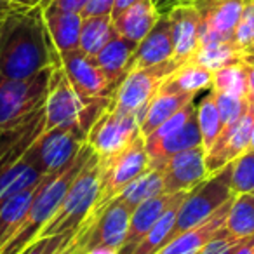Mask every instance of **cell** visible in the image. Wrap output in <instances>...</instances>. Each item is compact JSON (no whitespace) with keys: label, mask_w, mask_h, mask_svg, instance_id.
Instances as JSON below:
<instances>
[{"label":"cell","mask_w":254,"mask_h":254,"mask_svg":"<svg viewBox=\"0 0 254 254\" xmlns=\"http://www.w3.org/2000/svg\"><path fill=\"white\" fill-rule=\"evenodd\" d=\"M58 61L42 5H11L0 18V77L28 78Z\"/></svg>","instance_id":"1"},{"label":"cell","mask_w":254,"mask_h":254,"mask_svg":"<svg viewBox=\"0 0 254 254\" xmlns=\"http://www.w3.org/2000/svg\"><path fill=\"white\" fill-rule=\"evenodd\" d=\"M92 155V148L85 143L78 155L71 160L70 166L64 167L58 174H47L40 181V187L37 190L35 197L32 200L28 212L23 218L21 225L14 232V235L4 244L0 249V254H21L30 244L35 240L37 233L40 232L44 225L49 221L61 205V200L66 195L70 185L73 183L75 176L80 173L84 164Z\"/></svg>","instance_id":"2"},{"label":"cell","mask_w":254,"mask_h":254,"mask_svg":"<svg viewBox=\"0 0 254 254\" xmlns=\"http://www.w3.org/2000/svg\"><path fill=\"white\" fill-rule=\"evenodd\" d=\"M112 103V98H82L68 82L60 63L54 64L51 75L49 91L44 103L46 108V127L51 131L56 127H71L87 132L98 117Z\"/></svg>","instance_id":"3"},{"label":"cell","mask_w":254,"mask_h":254,"mask_svg":"<svg viewBox=\"0 0 254 254\" xmlns=\"http://www.w3.org/2000/svg\"><path fill=\"white\" fill-rule=\"evenodd\" d=\"M99 191V157L92 152L80 173L75 176L61 205L54 216L40 228L35 239L77 232L84 219L91 214Z\"/></svg>","instance_id":"4"},{"label":"cell","mask_w":254,"mask_h":254,"mask_svg":"<svg viewBox=\"0 0 254 254\" xmlns=\"http://www.w3.org/2000/svg\"><path fill=\"white\" fill-rule=\"evenodd\" d=\"M233 197L235 193L232 190V164H228L218 173L209 174L202 183H198L187 193L178 209L173 239L211 218Z\"/></svg>","instance_id":"5"},{"label":"cell","mask_w":254,"mask_h":254,"mask_svg":"<svg viewBox=\"0 0 254 254\" xmlns=\"http://www.w3.org/2000/svg\"><path fill=\"white\" fill-rule=\"evenodd\" d=\"M150 167V159L145 148V138L139 136L122 152L99 159V191L98 200L92 207L91 216L98 214L105 205L119 197L136 178H139ZM85 218V219H87Z\"/></svg>","instance_id":"6"},{"label":"cell","mask_w":254,"mask_h":254,"mask_svg":"<svg viewBox=\"0 0 254 254\" xmlns=\"http://www.w3.org/2000/svg\"><path fill=\"white\" fill-rule=\"evenodd\" d=\"M53 68L54 64L28 78L0 77V127L21 122L44 108Z\"/></svg>","instance_id":"7"},{"label":"cell","mask_w":254,"mask_h":254,"mask_svg":"<svg viewBox=\"0 0 254 254\" xmlns=\"http://www.w3.org/2000/svg\"><path fill=\"white\" fill-rule=\"evenodd\" d=\"M87 132L71 127H56L44 131L26 153V159L35 164L44 176L58 174L70 166L85 145Z\"/></svg>","instance_id":"8"},{"label":"cell","mask_w":254,"mask_h":254,"mask_svg":"<svg viewBox=\"0 0 254 254\" xmlns=\"http://www.w3.org/2000/svg\"><path fill=\"white\" fill-rule=\"evenodd\" d=\"M180 63L169 60L155 66L129 71L112 96V106L120 112L134 113L141 126V117L162 82L173 73Z\"/></svg>","instance_id":"9"},{"label":"cell","mask_w":254,"mask_h":254,"mask_svg":"<svg viewBox=\"0 0 254 254\" xmlns=\"http://www.w3.org/2000/svg\"><path fill=\"white\" fill-rule=\"evenodd\" d=\"M139 136L143 134L138 117L134 113L120 112L110 103L87 131L85 143L99 159H108L127 148Z\"/></svg>","instance_id":"10"},{"label":"cell","mask_w":254,"mask_h":254,"mask_svg":"<svg viewBox=\"0 0 254 254\" xmlns=\"http://www.w3.org/2000/svg\"><path fill=\"white\" fill-rule=\"evenodd\" d=\"M64 75L71 87L82 98H112L115 85L108 80L101 68L96 64L91 56L84 54L80 49L58 53Z\"/></svg>","instance_id":"11"},{"label":"cell","mask_w":254,"mask_h":254,"mask_svg":"<svg viewBox=\"0 0 254 254\" xmlns=\"http://www.w3.org/2000/svg\"><path fill=\"white\" fill-rule=\"evenodd\" d=\"M200 14V40L233 42V32L242 14L244 0H193L190 2Z\"/></svg>","instance_id":"12"},{"label":"cell","mask_w":254,"mask_h":254,"mask_svg":"<svg viewBox=\"0 0 254 254\" xmlns=\"http://www.w3.org/2000/svg\"><path fill=\"white\" fill-rule=\"evenodd\" d=\"M44 127L46 108L37 110L21 122L0 127V174L18 164L28 153L37 138L44 132Z\"/></svg>","instance_id":"13"},{"label":"cell","mask_w":254,"mask_h":254,"mask_svg":"<svg viewBox=\"0 0 254 254\" xmlns=\"http://www.w3.org/2000/svg\"><path fill=\"white\" fill-rule=\"evenodd\" d=\"M160 171L164 176V193L173 195L180 191H190L209 176L205 169L204 146H193L176 153L164 164Z\"/></svg>","instance_id":"14"},{"label":"cell","mask_w":254,"mask_h":254,"mask_svg":"<svg viewBox=\"0 0 254 254\" xmlns=\"http://www.w3.org/2000/svg\"><path fill=\"white\" fill-rule=\"evenodd\" d=\"M173 26L174 58L176 63L183 64L193 56L200 40V14L190 2H180L166 12Z\"/></svg>","instance_id":"15"},{"label":"cell","mask_w":254,"mask_h":254,"mask_svg":"<svg viewBox=\"0 0 254 254\" xmlns=\"http://www.w3.org/2000/svg\"><path fill=\"white\" fill-rule=\"evenodd\" d=\"M249 134H251V106L239 124L223 131L211 148L205 152V169L209 174L218 173L225 166L237 160L244 152L249 150Z\"/></svg>","instance_id":"16"},{"label":"cell","mask_w":254,"mask_h":254,"mask_svg":"<svg viewBox=\"0 0 254 254\" xmlns=\"http://www.w3.org/2000/svg\"><path fill=\"white\" fill-rule=\"evenodd\" d=\"M173 58H174L173 26H171L169 16L160 14L155 26L150 30L148 35L136 47V53L131 61V71L166 63V61L173 60Z\"/></svg>","instance_id":"17"},{"label":"cell","mask_w":254,"mask_h":254,"mask_svg":"<svg viewBox=\"0 0 254 254\" xmlns=\"http://www.w3.org/2000/svg\"><path fill=\"white\" fill-rule=\"evenodd\" d=\"M180 193L173 195H157L153 198H148L143 204H139L138 207L132 211L131 219H129V226H127V235L124 240V246L120 247L119 254H131L134 251V247L138 246V242L146 235L150 228L159 221V218L176 202V198L180 197Z\"/></svg>","instance_id":"18"},{"label":"cell","mask_w":254,"mask_h":254,"mask_svg":"<svg viewBox=\"0 0 254 254\" xmlns=\"http://www.w3.org/2000/svg\"><path fill=\"white\" fill-rule=\"evenodd\" d=\"M200 145H202V134H200V129H198L197 113L188 120L187 126L174 131L173 134L166 136L162 139H157V141H150V143L145 141V148L150 159V167H153V169H162L164 164L173 155Z\"/></svg>","instance_id":"19"},{"label":"cell","mask_w":254,"mask_h":254,"mask_svg":"<svg viewBox=\"0 0 254 254\" xmlns=\"http://www.w3.org/2000/svg\"><path fill=\"white\" fill-rule=\"evenodd\" d=\"M230 204H232V200L223 205L221 209H218L211 218L202 221L200 225L187 230V232H183L181 235H178L176 239L171 240L169 244H166L157 254H197L205 244L211 242L212 237H214L219 230L225 228V221H226Z\"/></svg>","instance_id":"20"},{"label":"cell","mask_w":254,"mask_h":254,"mask_svg":"<svg viewBox=\"0 0 254 254\" xmlns=\"http://www.w3.org/2000/svg\"><path fill=\"white\" fill-rule=\"evenodd\" d=\"M82 19L84 16L80 12L63 11L54 5H44V21L58 53L78 49Z\"/></svg>","instance_id":"21"},{"label":"cell","mask_w":254,"mask_h":254,"mask_svg":"<svg viewBox=\"0 0 254 254\" xmlns=\"http://www.w3.org/2000/svg\"><path fill=\"white\" fill-rule=\"evenodd\" d=\"M159 11H157L153 0H138L131 7H127L124 12L115 16L113 19V28L117 35L131 40L134 44H139L150 30L155 26L159 19Z\"/></svg>","instance_id":"22"},{"label":"cell","mask_w":254,"mask_h":254,"mask_svg":"<svg viewBox=\"0 0 254 254\" xmlns=\"http://www.w3.org/2000/svg\"><path fill=\"white\" fill-rule=\"evenodd\" d=\"M136 47H138V44L120 35H115L92 58L96 64L103 70V73L108 77V80L115 85V89L126 78V75L131 71V61L136 53Z\"/></svg>","instance_id":"23"},{"label":"cell","mask_w":254,"mask_h":254,"mask_svg":"<svg viewBox=\"0 0 254 254\" xmlns=\"http://www.w3.org/2000/svg\"><path fill=\"white\" fill-rule=\"evenodd\" d=\"M197 96L185 94V92H176L171 89L160 85L159 91L153 94V98L150 99L148 106H146L145 113L141 117V134L143 138H146L148 134H152L157 127L162 122H166L167 119L178 113L181 108L191 103Z\"/></svg>","instance_id":"24"},{"label":"cell","mask_w":254,"mask_h":254,"mask_svg":"<svg viewBox=\"0 0 254 254\" xmlns=\"http://www.w3.org/2000/svg\"><path fill=\"white\" fill-rule=\"evenodd\" d=\"M164 87L176 92H185V94L197 96L198 92L207 91L212 87V71L193 61L180 64L166 80L162 82Z\"/></svg>","instance_id":"25"},{"label":"cell","mask_w":254,"mask_h":254,"mask_svg":"<svg viewBox=\"0 0 254 254\" xmlns=\"http://www.w3.org/2000/svg\"><path fill=\"white\" fill-rule=\"evenodd\" d=\"M187 193L188 191H183V193L176 198V202H174V204L160 216L159 221H157L155 225L146 232V235L139 240L138 246L134 247V251H132L131 254H157L166 244H169L171 240H173V232H174V225H176L178 209H180L181 202L185 200Z\"/></svg>","instance_id":"26"},{"label":"cell","mask_w":254,"mask_h":254,"mask_svg":"<svg viewBox=\"0 0 254 254\" xmlns=\"http://www.w3.org/2000/svg\"><path fill=\"white\" fill-rule=\"evenodd\" d=\"M40 181L37 185H33L32 188H28V190L7 198L4 204L0 205V249L4 247V244L14 235L18 226L21 225L23 218L26 216L33 197H35L37 190H39Z\"/></svg>","instance_id":"27"},{"label":"cell","mask_w":254,"mask_h":254,"mask_svg":"<svg viewBox=\"0 0 254 254\" xmlns=\"http://www.w3.org/2000/svg\"><path fill=\"white\" fill-rule=\"evenodd\" d=\"M42 178L44 174L40 173L39 167L30 162L26 157H23L18 164H14L5 173L0 174V205L4 204L7 198L32 188Z\"/></svg>","instance_id":"28"},{"label":"cell","mask_w":254,"mask_h":254,"mask_svg":"<svg viewBox=\"0 0 254 254\" xmlns=\"http://www.w3.org/2000/svg\"><path fill=\"white\" fill-rule=\"evenodd\" d=\"M115 35L117 32L113 28V19L110 14L87 16L82 19L78 49L87 56L94 58Z\"/></svg>","instance_id":"29"},{"label":"cell","mask_w":254,"mask_h":254,"mask_svg":"<svg viewBox=\"0 0 254 254\" xmlns=\"http://www.w3.org/2000/svg\"><path fill=\"white\" fill-rule=\"evenodd\" d=\"M164 193V176L160 169L148 167L139 178H136L122 193L119 195V200L126 205L129 211H134L139 204H143L148 198Z\"/></svg>","instance_id":"30"},{"label":"cell","mask_w":254,"mask_h":254,"mask_svg":"<svg viewBox=\"0 0 254 254\" xmlns=\"http://www.w3.org/2000/svg\"><path fill=\"white\" fill-rule=\"evenodd\" d=\"M225 232L237 239L254 235V195L239 193L232 198L225 221Z\"/></svg>","instance_id":"31"},{"label":"cell","mask_w":254,"mask_h":254,"mask_svg":"<svg viewBox=\"0 0 254 254\" xmlns=\"http://www.w3.org/2000/svg\"><path fill=\"white\" fill-rule=\"evenodd\" d=\"M244 53L233 42H205L198 44L197 51L188 61L200 64L214 73L216 70L240 61Z\"/></svg>","instance_id":"32"},{"label":"cell","mask_w":254,"mask_h":254,"mask_svg":"<svg viewBox=\"0 0 254 254\" xmlns=\"http://www.w3.org/2000/svg\"><path fill=\"white\" fill-rule=\"evenodd\" d=\"M195 108H197L198 129H200V134H202V146L207 152L216 143V139L219 138V134L223 132V120L221 115H219L212 89L205 91V94L198 99V105L195 103Z\"/></svg>","instance_id":"33"},{"label":"cell","mask_w":254,"mask_h":254,"mask_svg":"<svg viewBox=\"0 0 254 254\" xmlns=\"http://www.w3.org/2000/svg\"><path fill=\"white\" fill-rule=\"evenodd\" d=\"M212 91L247 98V64L242 60L212 73Z\"/></svg>","instance_id":"34"},{"label":"cell","mask_w":254,"mask_h":254,"mask_svg":"<svg viewBox=\"0 0 254 254\" xmlns=\"http://www.w3.org/2000/svg\"><path fill=\"white\" fill-rule=\"evenodd\" d=\"M232 190L235 195H254V150H247L232 162Z\"/></svg>","instance_id":"35"},{"label":"cell","mask_w":254,"mask_h":254,"mask_svg":"<svg viewBox=\"0 0 254 254\" xmlns=\"http://www.w3.org/2000/svg\"><path fill=\"white\" fill-rule=\"evenodd\" d=\"M214 98H216V105H218V110H219V115H221V120H223V131H228L235 124H239L240 119H242L247 113V110H249V101H247V98L223 94V92H214Z\"/></svg>","instance_id":"36"},{"label":"cell","mask_w":254,"mask_h":254,"mask_svg":"<svg viewBox=\"0 0 254 254\" xmlns=\"http://www.w3.org/2000/svg\"><path fill=\"white\" fill-rule=\"evenodd\" d=\"M254 40V0H244L242 14L233 32V44L240 51H246V47Z\"/></svg>","instance_id":"37"},{"label":"cell","mask_w":254,"mask_h":254,"mask_svg":"<svg viewBox=\"0 0 254 254\" xmlns=\"http://www.w3.org/2000/svg\"><path fill=\"white\" fill-rule=\"evenodd\" d=\"M75 232L70 233H61V235H53V237H44V239H35L21 254H61L63 249L68 246L71 235Z\"/></svg>","instance_id":"38"},{"label":"cell","mask_w":254,"mask_h":254,"mask_svg":"<svg viewBox=\"0 0 254 254\" xmlns=\"http://www.w3.org/2000/svg\"><path fill=\"white\" fill-rule=\"evenodd\" d=\"M246 239H237L225 232V228L219 230L211 242H207L197 254H233V251L240 246Z\"/></svg>","instance_id":"39"},{"label":"cell","mask_w":254,"mask_h":254,"mask_svg":"<svg viewBox=\"0 0 254 254\" xmlns=\"http://www.w3.org/2000/svg\"><path fill=\"white\" fill-rule=\"evenodd\" d=\"M113 4H115V0H89L80 14L84 18H87V16H105V14L112 16Z\"/></svg>","instance_id":"40"},{"label":"cell","mask_w":254,"mask_h":254,"mask_svg":"<svg viewBox=\"0 0 254 254\" xmlns=\"http://www.w3.org/2000/svg\"><path fill=\"white\" fill-rule=\"evenodd\" d=\"M89 0H44L40 2V5H54L58 9L63 11H73V12H82Z\"/></svg>","instance_id":"41"},{"label":"cell","mask_w":254,"mask_h":254,"mask_svg":"<svg viewBox=\"0 0 254 254\" xmlns=\"http://www.w3.org/2000/svg\"><path fill=\"white\" fill-rule=\"evenodd\" d=\"M242 61L247 64V101L254 105V56L244 53Z\"/></svg>","instance_id":"42"},{"label":"cell","mask_w":254,"mask_h":254,"mask_svg":"<svg viewBox=\"0 0 254 254\" xmlns=\"http://www.w3.org/2000/svg\"><path fill=\"white\" fill-rule=\"evenodd\" d=\"M233 254H254V235L247 237V239L233 251Z\"/></svg>","instance_id":"43"},{"label":"cell","mask_w":254,"mask_h":254,"mask_svg":"<svg viewBox=\"0 0 254 254\" xmlns=\"http://www.w3.org/2000/svg\"><path fill=\"white\" fill-rule=\"evenodd\" d=\"M136 2H138V0H115V4H113V9H112V18L119 16L120 12H124L127 7H131Z\"/></svg>","instance_id":"44"},{"label":"cell","mask_w":254,"mask_h":254,"mask_svg":"<svg viewBox=\"0 0 254 254\" xmlns=\"http://www.w3.org/2000/svg\"><path fill=\"white\" fill-rule=\"evenodd\" d=\"M176 4H180V0H159L155 4L157 11H159V14H166L167 11H169L171 7H174Z\"/></svg>","instance_id":"45"},{"label":"cell","mask_w":254,"mask_h":254,"mask_svg":"<svg viewBox=\"0 0 254 254\" xmlns=\"http://www.w3.org/2000/svg\"><path fill=\"white\" fill-rule=\"evenodd\" d=\"M84 254H119V251L110 249V247H94V249L85 251Z\"/></svg>","instance_id":"46"},{"label":"cell","mask_w":254,"mask_h":254,"mask_svg":"<svg viewBox=\"0 0 254 254\" xmlns=\"http://www.w3.org/2000/svg\"><path fill=\"white\" fill-rule=\"evenodd\" d=\"M251 106V134H249V150H254V105Z\"/></svg>","instance_id":"47"},{"label":"cell","mask_w":254,"mask_h":254,"mask_svg":"<svg viewBox=\"0 0 254 254\" xmlns=\"http://www.w3.org/2000/svg\"><path fill=\"white\" fill-rule=\"evenodd\" d=\"M11 4L23 5V7H30V5H35V0H11Z\"/></svg>","instance_id":"48"},{"label":"cell","mask_w":254,"mask_h":254,"mask_svg":"<svg viewBox=\"0 0 254 254\" xmlns=\"http://www.w3.org/2000/svg\"><path fill=\"white\" fill-rule=\"evenodd\" d=\"M244 53H246V54H253V56H254V40L246 47V51H244Z\"/></svg>","instance_id":"49"},{"label":"cell","mask_w":254,"mask_h":254,"mask_svg":"<svg viewBox=\"0 0 254 254\" xmlns=\"http://www.w3.org/2000/svg\"><path fill=\"white\" fill-rule=\"evenodd\" d=\"M0 2H5V4H11V0H0Z\"/></svg>","instance_id":"50"},{"label":"cell","mask_w":254,"mask_h":254,"mask_svg":"<svg viewBox=\"0 0 254 254\" xmlns=\"http://www.w3.org/2000/svg\"><path fill=\"white\" fill-rule=\"evenodd\" d=\"M40 2H44V0H35V5H37V4H40Z\"/></svg>","instance_id":"51"},{"label":"cell","mask_w":254,"mask_h":254,"mask_svg":"<svg viewBox=\"0 0 254 254\" xmlns=\"http://www.w3.org/2000/svg\"><path fill=\"white\" fill-rule=\"evenodd\" d=\"M180 2H193V0H180Z\"/></svg>","instance_id":"52"},{"label":"cell","mask_w":254,"mask_h":254,"mask_svg":"<svg viewBox=\"0 0 254 254\" xmlns=\"http://www.w3.org/2000/svg\"><path fill=\"white\" fill-rule=\"evenodd\" d=\"M157 2H159V0H153V4H157Z\"/></svg>","instance_id":"53"},{"label":"cell","mask_w":254,"mask_h":254,"mask_svg":"<svg viewBox=\"0 0 254 254\" xmlns=\"http://www.w3.org/2000/svg\"><path fill=\"white\" fill-rule=\"evenodd\" d=\"M2 16H4V14H2ZM2 16H0V18H2Z\"/></svg>","instance_id":"54"}]
</instances>
